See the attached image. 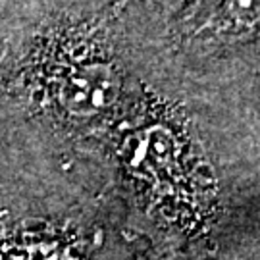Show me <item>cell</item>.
I'll use <instances>...</instances> for the list:
<instances>
[{"label":"cell","instance_id":"2","mask_svg":"<svg viewBox=\"0 0 260 260\" xmlns=\"http://www.w3.org/2000/svg\"><path fill=\"white\" fill-rule=\"evenodd\" d=\"M223 8L237 27L251 29L258 23V0H223Z\"/></svg>","mask_w":260,"mask_h":260},{"label":"cell","instance_id":"1","mask_svg":"<svg viewBox=\"0 0 260 260\" xmlns=\"http://www.w3.org/2000/svg\"><path fill=\"white\" fill-rule=\"evenodd\" d=\"M120 81L104 64H87L72 70L60 85V103L74 116H96L116 101Z\"/></svg>","mask_w":260,"mask_h":260}]
</instances>
